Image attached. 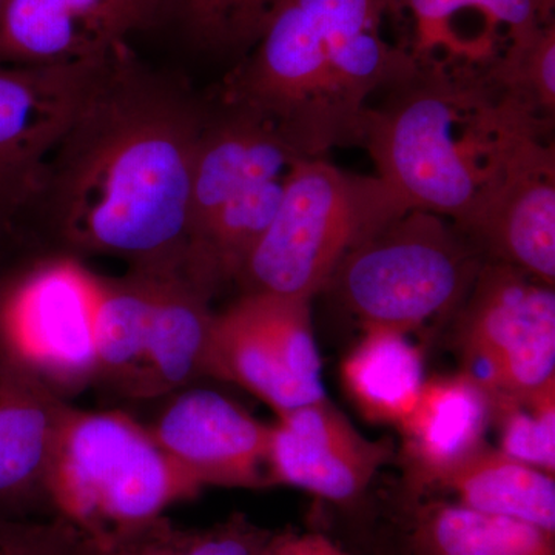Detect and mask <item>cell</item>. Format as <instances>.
I'll return each instance as SVG.
<instances>
[{
    "instance_id": "cell-18",
    "label": "cell",
    "mask_w": 555,
    "mask_h": 555,
    "mask_svg": "<svg viewBox=\"0 0 555 555\" xmlns=\"http://www.w3.org/2000/svg\"><path fill=\"white\" fill-rule=\"evenodd\" d=\"M363 331L339 366L343 387L367 422L398 427L422 393L425 358L406 334L382 327Z\"/></svg>"
},
{
    "instance_id": "cell-16",
    "label": "cell",
    "mask_w": 555,
    "mask_h": 555,
    "mask_svg": "<svg viewBox=\"0 0 555 555\" xmlns=\"http://www.w3.org/2000/svg\"><path fill=\"white\" fill-rule=\"evenodd\" d=\"M61 420L40 397L36 377L0 356V513L20 517L36 485L46 488Z\"/></svg>"
},
{
    "instance_id": "cell-26",
    "label": "cell",
    "mask_w": 555,
    "mask_h": 555,
    "mask_svg": "<svg viewBox=\"0 0 555 555\" xmlns=\"http://www.w3.org/2000/svg\"><path fill=\"white\" fill-rule=\"evenodd\" d=\"M485 79L507 98L550 120L555 109V25L540 28L480 68Z\"/></svg>"
},
{
    "instance_id": "cell-20",
    "label": "cell",
    "mask_w": 555,
    "mask_h": 555,
    "mask_svg": "<svg viewBox=\"0 0 555 555\" xmlns=\"http://www.w3.org/2000/svg\"><path fill=\"white\" fill-rule=\"evenodd\" d=\"M459 505L555 534V476L485 447L443 485Z\"/></svg>"
},
{
    "instance_id": "cell-24",
    "label": "cell",
    "mask_w": 555,
    "mask_h": 555,
    "mask_svg": "<svg viewBox=\"0 0 555 555\" xmlns=\"http://www.w3.org/2000/svg\"><path fill=\"white\" fill-rule=\"evenodd\" d=\"M270 534L238 514L198 531H182L159 517L105 545H93V555H259Z\"/></svg>"
},
{
    "instance_id": "cell-10",
    "label": "cell",
    "mask_w": 555,
    "mask_h": 555,
    "mask_svg": "<svg viewBox=\"0 0 555 555\" xmlns=\"http://www.w3.org/2000/svg\"><path fill=\"white\" fill-rule=\"evenodd\" d=\"M547 127L518 131L499 177L459 225L485 261L513 266L555 286V156Z\"/></svg>"
},
{
    "instance_id": "cell-23",
    "label": "cell",
    "mask_w": 555,
    "mask_h": 555,
    "mask_svg": "<svg viewBox=\"0 0 555 555\" xmlns=\"http://www.w3.org/2000/svg\"><path fill=\"white\" fill-rule=\"evenodd\" d=\"M284 0H163L160 22H171L190 46L218 56H244Z\"/></svg>"
},
{
    "instance_id": "cell-14",
    "label": "cell",
    "mask_w": 555,
    "mask_h": 555,
    "mask_svg": "<svg viewBox=\"0 0 555 555\" xmlns=\"http://www.w3.org/2000/svg\"><path fill=\"white\" fill-rule=\"evenodd\" d=\"M150 434L201 488H261L269 483L270 426L217 390L181 393Z\"/></svg>"
},
{
    "instance_id": "cell-29",
    "label": "cell",
    "mask_w": 555,
    "mask_h": 555,
    "mask_svg": "<svg viewBox=\"0 0 555 555\" xmlns=\"http://www.w3.org/2000/svg\"><path fill=\"white\" fill-rule=\"evenodd\" d=\"M82 555H90L89 553H83Z\"/></svg>"
},
{
    "instance_id": "cell-1",
    "label": "cell",
    "mask_w": 555,
    "mask_h": 555,
    "mask_svg": "<svg viewBox=\"0 0 555 555\" xmlns=\"http://www.w3.org/2000/svg\"><path fill=\"white\" fill-rule=\"evenodd\" d=\"M208 113L124 43L102 61L31 208L73 250L185 275L193 166Z\"/></svg>"
},
{
    "instance_id": "cell-5",
    "label": "cell",
    "mask_w": 555,
    "mask_h": 555,
    "mask_svg": "<svg viewBox=\"0 0 555 555\" xmlns=\"http://www.w3.org/2000/svg\"><path fill=\"white\" fill-rule=\"evenodd\" d=\"M201 486L175 465L147 430L118 414L61 420L46 491L94 546L156 520Z\"/></svg>"
},
{
    "instance_id": "cell-2",
    "label": "cell",
    "mask_w": 555,
    "mask_h": 555,
    "mask_svg": "<svg viewBox=\"0 0 555 555\" xmlns=\"http://www.w3.org/2000/svg\"><path fill=\"white\" fill-rule=\"evenodd\" d=\"M392 11L396 0H284L233 69L221 104L268 119L301 158L361 147L371 98L422 65L383 35Z\"/></svg>"
},
{
    "instance_id": "cell-12",
    "label": "cell",
    "mask_w": 555,
    "mask_h": 555,
    "mask_svg": "<svg viewBox=\"0 0 555 555\" xmlns=\"http://www.w3.org/2000/svg\"><path fill=\"white\" fill-rule=\"evenodd\" d=\"M387 441L364 437L327 397L278 415L270 426L269 483L349 505L392 459Z\"/></svg>"
},
{
    "instance_id": "cell-13",
    "label": "cell",
    "mask_w": 555,
    "mask_h": 555,
    "mask_svg": "<svg viewBox=\"0 0 555 555\" xmlns=\"http://www.w3.org/2000/svg\"><path fill=\"white\" fill-rule=\"evenodd\" d=\"M163 0H2L0 64L104 60L134 33L160 24Z\"/></svg>"
},
{
    "instance_id": "cell-17",
    "label": "cell",
    "mask_w": 555,
    "mask_h": 555,
    "mask_svg": "<svg viewBox=\"0 0 555 555\" xmlns=\"http://www.w3.org/2000/svg\"><path fill=\"white\" fill-rule=\"evenodd\" d=\"M404 513L406 555H555V534L454 500L425 496Z\"/></svg>"
},
{
    "instance_id": "cell-30",
    "label": "cell",
    "mask_w": 555,
    "mask_h": 555,
    "mask_svg": "<svg viewBox=\"0 0 555 555\" xmlns=\"http://www.w3.org/2000/svg\"><path fill=\"white\" fill-rule=\"evenodd\" d=\"M0 5H2V0H0Z\"/></svg>"
},
{
    "instance_id": "cell-6",
    "label": "cell",
    "mask_w": 555,
    "mask_h": 555,
    "mask_svg": "<svg viewBox=\"0 0 555 555\" xmlns=\"http://www.w3.org/2000/svg\"><path fill=\"white\" fill-rule=\"evenodd\" d=\"M483 262L454 222L412 208L350 251L324 291L363 328L409 335L455 312Z\"/></svg>"
},
{
    "instance_id": "cell-28",
    "label": "cell",
    "mask_w": 555,
    "mask_h": 555,
    "mask_svg": "<svg viewBox=\"0 0 555 555\" xmlns=\"http://www.w3.org/2000/svg\"><path fill=\"white\" fill-rule=\"evenodd\" d=\"M259 555H352L332 537L320 531L272 532Z\"/></svg>"
},
{
    "instance_id": "cell-3",
    "label": "cell",
    "mask_w": 555,
    "mask_h": 555,
    "mask_svg": "<svg viewBox=\"0 0 555 555\" xmlns=\"http://www.w3.org/2000/svg\"><path fill=\"white\" fill-rule=\"evenodd\" d=\"M367 109L361 147L409 208L456 228L499 177L518 131L547 124L496 91L480 68L420 65L406 82Z\"/></svg>"
},
{
    "instance_id": "cell-8",
    "label": "cell",
    "mask_w": 555,
    "mask_h": 555,
    "mask_svg": "<svg viewBox=\"0 0 555 555\" xmlns=\"http://www.w3.org/2000/svg\"><path fill=\"white\" fill-rule=\"evenodd\" d=\"M204 371L244 387L276 415L326 397L310 299L243 294L214 317Z\"/></svg>"
},
{
    "instance_id": "cell-19",
    "label": "cell",
    "mask_w": 555,
    "mask_h": 555,
    "mask_svg": "<svg viewBox=\"0 0 555 555\" xmlns=\"http://www.w3.org/2000/svg\"><path fill=\"white\" fill-rule=\"evenodd\" d=\"M206 288L184 273H160L141 363L145 385L171 389L204 369L214 313Z\"/></svg>"
},
{
    "instance_id": "cell-22",
    "label": "cell",
    "mask_w": 555,
    "mask_h": 555,
    "mask_svg": "<svg viewBox=\"0 0 555 555\" xmlns=\"http://www.w3.org/2000/svg\"><path fill=\"white\" fill-rule=\"evenodd\" d=\"M160 273L137 270L126 280L98 278L94 312L96 366L109 372L139 367Z\"/></svg>"
},
{
    "instance_id": "cell-27",
    "label": "cell",
    "mask_w": 555,
    "mask_h": 555,
    "mask_svg": "<svg viewBox=\"0 0 555 555\" xmlns=\"http://www.w3.org/2000/svg\"><path fill=\"white\" fill-rule=\"evenodd\" d=\"M82 540L62 520L39 525L0 513V555H80Z\"/></svg>"
},
{
    "instance_id": "cell-9",
    "label": "cell",
    "mask_w": 555,
    "mask_h": 555,
    "mask_svg": "<svg viewBox=\"0 0 555 555\" xmlns=\"http://www.w3.org/2000/svg\"><path fill=\"white\" fill-rule=\"evenodd\" d=\"M98 278L53 259L0 288V356L36 374L73 379L96 366Z\"/></svg>"
},
{
    "instance_id": "cell-25",
    "label": "cell",
    "mask_w": 555,
    "mask_h": 555,
    "mask_svg": "<svg viewBox=\"0 0 555 555\" xmlns=\"http://www.w3.org/2000/svg\"><path fill=\"white\" fill-rule=\"evenodd\" d=\"M489 397L499 451L555 476V382L525 396Z\"/></svg>"
},
{
    "instance_id": "cell-21",
    "label": "cell",
    "mask_w": 555,
    "mask_h": 555,
    "mask_svg": "<svg viewBox=\"0 0 555 555\" xmlns=\"http://www.w3.org/2000/svg\"><path fill=\"white\" fill-rule=\"evenodd\" d=\"M554 0H396V11L406 10L415 21L416 49L423 56L447 50L459 22L476 16L492 40L505 50L551 24Z\"/></svg>"
},
{
    "instance_id": "cell-15",
    "label": "cell",
    "mask_w": 555,
    "mask_h": 555,
    "mask_svg": "<svg viewBox=\"0 0 555 555\" xmlns=\"http://www.w3.org/2000/svg\"><path fill=\"white\" fill-rule=\"evenodd\" d=\"M491 397L465 372L426 378L401 436L404 505L443 488L449 477L486 447Z\"/></svg>"
},
{
    "instance_id": "cell-4",
    "label": "cell",
    "mask_w": 555,
    "mask_h": 555,
    "mask_svg": "<svg viewBox=\"0 0 555 555\" xmlns=\"http://www.w3.org/2000/svg\"><path fill=\"white\" fill-rule=\"evenodd\" d=\"M408 210L377 177L349 173L324 158L298 159L275 217L235 281L244 294L312 301L350 251Z\"/></svg>"
},
{
    "instance_id": "cell-7",
    "label": "cell",
    "mask_w": 555,
    "mask_h": 555,
    "mask_svg": "<svg viewBox=\"0 0 555 555\" xmlns=\"http://www.w3.org/2000/svg\"><path fill=\"white\" fill-rule=\"evenodd\" d=\"M455 312L462 372L489 396H525L555 382L554 287L485 261Z\"/></svg>"
},
{
    "instance_id": "cell-11",
    "label": "cell",
    "mask_w": 555,
    "mask_h": 555,
    "mask_svg": "<svg viewBox=\"0 0 555 555\" xmlns=\"http://www.w3.org/2000/svg\"><path fill=\"white\" fill-rule=\"evenodd\" d=\"M104 60L40 67L0 64V229L33 207L50 155Z\"/></svg>"
}]
</instances>
